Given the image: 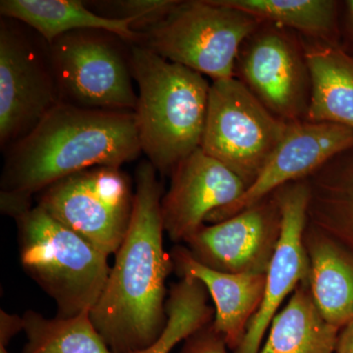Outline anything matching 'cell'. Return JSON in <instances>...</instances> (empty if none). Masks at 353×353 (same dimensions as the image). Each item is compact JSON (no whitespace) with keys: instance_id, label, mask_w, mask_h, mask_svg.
<instances>
[{"instance_id":"6da1fadb","label":"cell","mask_w":353,"mask_h":353,"mask_svg":"<svg viewBox=\"0 0 353 353\" xmlns=\"http://www.w3.org/2000/svg\"><path fill=\"white\" fill-rule=\"evenodd\" d=\"M162 187L157 170L143 161L136 170L131 224L90 317L113 353L150 347L167 323L165 281L173 267L163 248Z\"/></svg>"},{"instance_id":"7a4b0ae2","label":"cell","mask_w":353,"mask_h":353,"mask_svg":"<svg viewBox=\"0 0 353 353\" xmlns=\"http://www.w3.org/2000/svg\"><path fill=\"white\" fill-rule=\"evenodd\" d=\"M6 153L0 194L32 204L53 183L97 166L119 167L141 153L134 112L60 102Z\"/></svg>"},{"instance_id":"3957f363","label":"cell","mask_w":353,"mask_h":353,"mask_svg":"<svg viewBox=\"0 0 353 353\" xmlns=\"http://www.w3.org/2000/svg\"><path fill=\"white\" fill-rule=\"evenodd\" d=\"M139 94L134 111L141 152L162 174H172L201 148L210 85L203 75L131 44Z\"/></svg>"},{"instance_id":"277c9868","label":"cell","mask_w":353,"mask_h":353,"mask_svg":"<svg viewBox=\"0 0 353 353\" xmlns=\"http://www.w3.org/2000/svg\"><path fill=\"white\" fill-rule=\"evenodd\" d=\"M21 264L57 305V317L92 310L111 267L108 256L39 205L15 218Z\"/></svg>"},{"instance_id":"5b68a950","label":"cell","mask_w":353,"mask_h":353,"mask_svg":"<svg viewBox=\"0 0 353 353\" xmlns=\"http://www.w3.org/2000/svg\"><path fill=\"white\" fill-rule=\"evenodd\" d=\"M262 21L219 0L179 1L166 17L138 32V46L212 81L234 78L241 44Z\"/></svg>"},{"instance_id":"8992f818","label":"cell","mask_w":353,"mask_h":353,"mask_svg":"<svg viewBox=\"0 0 353 353\" xmlns=\"http://www.w3.org/2000/svg\"><path fill=\"white\" fill-rule=\"evenodd\" d=\"M60 101L77 108L134 112L131 43L101 30H81L50 44Z\"/></svg>"},{"instance_id":"52a82bcc","label":"cell","mask_w":353,"mask_h":353,"mask_svg":"<svg viewBox=\"0 0 353 353\" xmlns=\"http://www.w3.org/2000/svg\"><path fill=\"white\" fill-rule=\"evenodd\" d=\"M60 101L48 41L20 21L0 20V148L24 139Z\"/></svg>"},{"instance_id":"ba28073f","label":"cell","mask_w":353,"mask_h":353,"mask_svg":"<svg viewBox=\"0 0 353 353\" xmlns=\"http://www.w3.org/2000/svg\"><path fill=\"white\" fill-rule=\"evenodd\" d=\"M201 148L250 185L290 123L272 114L236 78L212 81Z\"/></svg>"},{"instance_id":"9c48e42d","label":"cell","mask_w":353,"mask_h":353,"mask_svg":"<svg viewBox=\"0 0 353 353\" xmlns=\"http://www.w3.org/2000/svg\"><path fill=\"white\" fill-rule=\"evenodd\" d=\"M134 199L131 181L119 167L97 166L41 190L38 205L109 256L126 236Z\"/></svg>"},{"instance_id":"30bf717a","label":"cell","mask_w":353,"mask_h":353,"mask_svg":"<svg viewBox=\"0 0 353 353\" xmlns=\"http://www.w3.org/2000/svg\"><path fill=\"white\" fill-rule=\"evenodd\" d=\"M234 78L281 120H305L310 73L303 41L296 32L262 22L241 44Z\"/></svg>"},{"instance_id":"8fae6325","label":"cell","mask_w":353,"mask_h":353,"mask_svg":"<svg viewBox=\"0 0 353 353\" xmlns=\"http://www.w3.org/2000/svg\"><path fill=\"white\" fill-rule=\"evenodd\" d=\"M281 213L280 233L266 271L263 299L234 353H259L262 340L282 304L309 279L310 261L303 246L310 189L307 183H290L275 192Z\"/></svg>"},{"instance_id":"7c38bea8","label":"cell","mask_w":353,"mask_h":353,"mask_svg":"<svg viewBox=\"0 0 353 353\" xmlns=\"http://www.w3.org/2000/svg\"><path fill=\"white\" fill-rule=\"evenodd\" d=\"M353 148V130L331 123H290L275 152L238 201L208 220H226L252 208L280 188L313 175L339 153Z\"/></svg>"},{"instance_id":"4fadbf2b","label":"cell","mask_w":353,"mask_h":353,"mask_svg":"<svg viewBox=\"0 0 353 353\" xmlns=\"http://www.w3.org/2000/svg\"><path fill=\"white\" fill-rule=\"evenodd\" d=\"M268 197L213 226L201 227L187 241L194 259L228 273H266L281 225L277 199Z\"/></svg>"},{"instance_id":"5bb4252c","label":"cell","mask_w":353,"mask_h":353,"mask_svg":"<svg viewBox=\"0 0 353 353\" xmlns=\"http://www.w3.org/2000/svg\"><path fill=\"white\" fill-rule=\"evenodd\" d=\"M161 201L164 231L188 241L213 213L238 201L248 189L240 176L201 148L183 160Z\"/></svg>"},{"instance_id":"9a60e30c","label":"cell","mask_w":353,"mask_h":353,"mask_svg":"<svg viewBox=\"0 0 353 353\" xmlns=\"http://www.w3.org/2000/svg\"><path fill=\"white\" fill-rule=\"evenodd\" d=\"M171 259L183 277L196 279L208 290L216 306L213 329L224 339L227 347L236 352L263 299L266 273L215 270L182 248H176Z\"/></svg>"},{"instance_id":"2e32d148","label":"cell","mask_w":353,"mask_h":353,"mask_svg":"<svg viewBox=\"0 0 353 353\" xmlns=\"http://www.w3.org/2000/svg\"><path fill=\"white\" fill-rule=\"evenodd\" d=\"M301 38L311 81L305 121L353 130V52L343 43Z\"/></svg>"},{"instance_id":"e0dca14e","label":"cell","mask_w":353,"mask_h":353,"mask_svg":"<svg viewBox=\"0 0 353 353\" xmlns=\"http://www.w3.org/2000/svg\"><path fill=\"white\" fill-rule=\"evenodd\" d=\"M0 15L29 26L50 44L81 30L111 32L131 44L139 39V32L132 30L134 21L104 17L79 0H1Z\"/></svg>"},{"instance_id":"ac0fdd59","label":"cell","mask_w":353,"mask_h":353,"mask_svg":"<svg viewBox=\"0 0 353 353\" xmlns=\"http://www.w3.org/2000/svg\"><path fill=\"white\" fill-rule=\"evenodd\" d=\"M340 329L320 314L305 283L271 322L259 353H334Z\"/></svg>"},{"instance_id":"d6986e66","label":"cell","mask_w":353,"mask_h":353,"mask_svg":"<svg viewBox=\"0 0 353 353\" xmlns=\"http://www.w3.org/2000/svg\"><path fill=\"white\" fill-rule=\"evenodd\" d=\"M262 22L296 32L303 38L341 43V6L334 0H219Z\"/></svg>"},{"instance_id":"ffe728a7","label":"cell","mask_w":353,"mask_h":353,"mask_svg":"<svg viewBox=\"0 0 353 353\" xmlns=\"http://www.w3.org/2000/svg\"><path fill=\"white\" fill-rule=\"evenodd\" d=\"M309 284L320 314L341 329L353 320V256L331 243L313 246Z\"/></svg>"},{"instance_id":"44dd1931","label":"cell","mask_w":353,"mask_h":353,"mask_svg":"<svg viewBox=\"0 0 353 353\" xmlns=\"http://www.w3.org/2000/svg\"><path fill=\"white\" fill-rule=\"evenodd\" d=\"M27 343L22 353H113L90 317V311L72 318H48L26 311Z\"/></svg>"},{"instance_id":"7402d4cb","label":"cell","mask_w":353,"mask_h":353,"mask_svg":"<svg viewBox=\"0 0 353 353\" xmlns=\"http://www.w3.org/2000/svg\"><path fill=\"white\" fill-rule=\"evenodd\" d=\"M309 208L332 225L353 230V148L332 158L313 175Z\"/></svg>"},{"instance_id":"603a6c76","label":"cell","mask_w":353,"mask_h":353,"mask_svg":"<svg viewBox=\"0 0 353 353\" xmlns=\"http://www.w3.org/2000/svg\"><path fill=\"white\" fill-rule=\"evenodd\" d=\"M92 4L101 11V15L114 19L134 21L132 30L143 31L166 17L179 3L176 0H119L99 1Z\"/></svg>"},{"instance_id":"cb8c5ba5","label":"cell","mask_w":353,"mask_h":353,"mask_svg":"<svg viewBox=\"0 0 353 353\" xmlns=\"http://www.w3.org/2000/svg\"><path fill=\"white\" fill-rule=\"evenodd\" d=\"M180 353H228L227 345L212 324H208L185 340Z\"/></svg>"},{"instance_id":"d4e9b609","label":"cell","mask_w":353,"mask_h":353,"mask_svg":"<svg viewBox=\"0 0 353 353\" xmlns=\"http://www.w3.org/2000/svg\"><path fill=\"white\" fill-rule=\"evenodd\" d=\"M20 331H24V320L17 315H11L1 310L0 312V345L6 347Z\"/></svg>"},{"instance_id":"484cf974","label":"cell","mask_w":353,"mask_h":353,"mask_svg":"<svg viewBox=\"0 0 353 353\" xmlns=\"http://www.w3.org/2000/svg\"><path fill=\"white\" fill-rule=\"evenodd\" d=\"M341 25L343 26L347 44H343L347 50L353 52V0H347L341 6Z\"/></svg>"},{"instance_id":"4316f807","label":"cell","mask_w":353,"mask_h":353,"mask_svg":"<svg viewBox=\"0 0 353 353\" xmlns=\"http://www.w3.org/2000/svg\"><path fill=\"white\" fill-rule=\"evenodd\" d=\"M334 353H353V320L340 330Z\"/></svg>"},{"instance_id":"83f0119b","label":"cell","mask_w":353,"mask_h":353,"mask_svg":"<svg viewBox=\"0 0 353 353\" xmlns=\"http://www.w3.org/2000/svg\"><path fill=\"white\" fill-rule=\"evenodd\" d=\"M175 345V343H174L170 336L163 333L150 347L132 353H169Z\"/></svg>"},{"instance_id":"f1b7e54d","label":"cell","mask_w":353,"mask_h":353,"mask_svg":"<svg viewBox=\"0 0 353 353\" xmlns=\"http://www.w3.org/2000/svg\"><path fill=\"white\" fill-rule=\"evenodd\" d=\"M0 353H8L7 352L6 347L0 345Z\"/></svg>"}]
</instances>
